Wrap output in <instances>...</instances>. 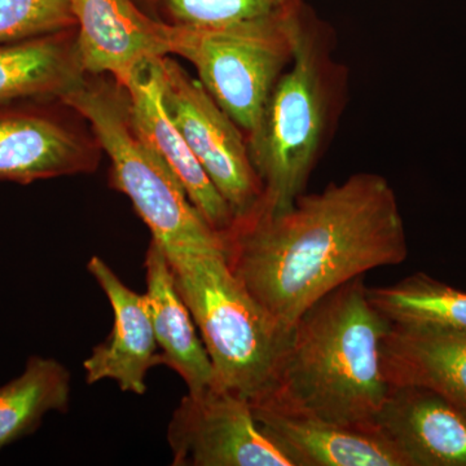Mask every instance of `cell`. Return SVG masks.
I'll return each mask as SVG.
<instances>
[{"label": "cell", "mask_w": 466, "mask_h": 466, "mask_svg": "<svg viewBox=\"0 0 466 466\" xmlns=\"http://www.w3.org/2000/svg\"><path fill=\"white\" fill-rule=\"evenodd\" d=\"M223 236L233 274L288 330L330 291L408 257L397 193L373 173L303 193L280 213L256 208Z\"/></svg>", "instance_id": "6da1fadb"}, {"label": "cell", "mask_w": 466, "mask_h": 466, "mask_svg": "<svg viewBox=\"0 0 466 466\" xmlns=\"http://www.w3.org/2000/svg\"><path fill=\"white\" fill-rule=\"evenodd\" d=\"M389 328L364 276L341 285L291 325L271 388L251 406L376 431L390 392L381 363Z\"/></svg>", "instance_id": "7a4b0ae2"}, {"label": "cell", "mask_w": 466, "mask_h": 466, "mask_svg": "<svg viewBox=\"0 0 466 466\" xmlns=\"http://www.w3.org/2000/svg\"><path fill=\"white\" fill-rule=\"evenodd\" d=\"M339 79L328 36L309 14L293 60L247 137L263 187L257 208L280 213L305 193L332 125Z\"/></svg>", "instance_id": "3957f363"}, {"label": "cell", "mask_w": 466, "mask_h": 466, "mask_svg": "<svg viewBox=\"0 0 466 466\" xmlns=\"http://www.w3.org/2000/svg\"><path fill=\"white\" fill-rule=\"evenodd\" d=\"M167 256L213 364L214 386L250 403L260 400L274 381L289 330L236 278L223 251Z\"/></svg>", "instance_id": "277c9868"}, {"label": "cell", "mask_w": 466, "mask_h": 466, "mask_svg": "<svg viewBox=\"0 0 466 466\" xmlns=\"http://www.w3.org/2000/svg\"><path fill=\"white\" fill-rule=\"evenodd\" d=\"M60 100L91 126L110 159L112 186L130 198L153 240L167 253H225L223 233L202 217L173 171L135 133L124 87L85 76Z\"/></svg>", "instance_id": "5b68a950"}, {"label": "cell", "mask_w": 466, "mask_h": 466, "mask_svg": "<svg viewBox=\"0 0 466 466\" xmlns=\"http://www.w3.org/2000/svg\"><path fill=\"white\" fill-rule=\"evenodd\" d=\"M309 15L302 0H289L263 16L236 23L168 24L170 55L196 67L205 90L248 137L293 60Z\"/></svg>", "instance_id": "8992f818"}, {"label": "cell", "mask_w": 466, "mask_h": 466, "mask_svg": "<svg viewBox=\"0 0 466 466\" xmlns=\"http://www.w3.org/2000/svg\"><path fill=\"white\" fill-rule=\"evenodd\" d=\"M157 64L171 118L232 208L235 219L247 216L263 196L247 137L201 82L192 78L173 58L159 57Z\"/></svg>", "instance_id": "52a82bcc"}, {"label": "cell", "mask_w": 466, "mask_h": 466, "mask_svg": "<svg viewBox=\"0 0 466 466\" xmlns=\"http://www.w3.org/2000/svg\"><path fill=\"white\" fill-rule=\"evenodd\" d=\"M167 441L175 466H293L259 428L250 401L217 386L183 397Z\"/></svg>", "instance_id": "ba28073f"}, {"label": "cell", "mask_w": 466, "mask_h": 466, "mask_svg": "<svg viewBox=\"0 0 466 466\" xmlns=\"http://www.w3.org/2000/svg\"><path fill=\"white\" fill-rule=\"evenodd\" d=\"M76 47L86 76H113L125 87L137 70L168 56V24L153 20L134 0H70Z\"/></svg>", "instance_id": "9c48e42d"}, {"label": "cell", "mask_w": 466, "mask_h": 466, "mask_svg": "<svg viewBox=\"0 0 466 466\" xmlns=\"http://www.w3.org/2000/svg\"><path fill=\"white\" fill-rule=\"evenodd\" d=\"M87 269L106 293L115 321L108 339L84 361L86 381L112 380L122 391L144 395L149 370L162 366L146 294L130 289L100 257H92Z\"/></svg>", "instance_id": "30bf717a"}, {"label": "cell", "mask_w": 466, "mask_h": 466, "mask_svg": "<svg viewBox=\"0 0 466 466\" xmlns=\"http://www.w3.org/2000/svg\"><path fill=\"white\" fill-rule=\"evenodd\" d=\"M157 60L137 70L124 87L131 126L140 140L173 171L202 217L217 231L225 233L235 222L232 208L218 192L171 118L164 100Z\"/></svg>", "instance_id": "8fae6325"}, {"label": "cell", "mask_w": 466, "mask_h": 466, "mask_svg": "<svg viewBox=\"0 0 466 466\" xmlns=\"http://www.w3.org/2000/svg\"><path fill=\"white\" fill-rule=\"evenodd\" d=\"M99 143L73 126L43 113L0 112V180L29 184L91 173Z\"/></svg>", "instance_id": "7c38bea8"}, {"label": "cell", "mask_w": 466, "mask_h": 466, "mask_svg": "<svg viewBox=\"0 0 466 466\" xmlns=\"http://www.w3.org/2000/svg\"><path fill=\"white\" fill-rule=\"evenodd\" d=\"M375 431L407 466H466V415L428 389L390 388Z\"/></svg>", "instance_id": "4fadbf2b"}, {"label": "cell", "mask_w": 466, "mask_h": 466, "mask_svg": "<svg viewBox=\"0 0 466 466\" xmlns=\"http://www.w3.org/2000/svg\"><path fill=\"white\" fill-rule=\"evenodd\" d=\"M251 410L263 433L293 466H407L400 453L377 431L262 406Z\"/></svg>", "instance_id": "5bb4252c"}, {"label": "cell", "mask_w": 466, "mask_h": 466, "mask_svg": "<svg viewBox=\"0 0 466 466\" xmlns=\"http://www.w3.org/2000/svg\"><path fill=\"white\" fill-rule=\"evenodd\" d=\"M390 388L428 389L466 415V334L390 323L381 342Z\"/></svg>", "instance_id": "9a60e30c"}, {"label": "cell", "mask_w": 466, "mask_h": 466, "mask_svg": "<svg viewBox=\"0 0 466 466\" xmlns=\"http://www.w3.org/2000/svg\"><path fill=\"white\" fill-rule=\"evenodd\" d=\"M147 300L155 328L162 366L180 376L188 392L214 386L213 364L196 330L188 306L175 284L173 269L164 248L150 241L146 260Z\"/></svg>", "instance_id": "2e32d148"}, {"label": "cell", "mask_w": 466, "mask_h": 466, "mask_svg": "<svg viewBox=\"0 0 466 466\" xmlns=\"http://www.w3.org/2000/svg\"><path fill=\"white\" fill-rule=\"evenodd\" d=\"M76 47V27L0 45V103L56 96L85 79Z\"/></svg>", "instance_id": "e0dca14e"}, {"label": "cell", "mask_w": 466, "mask_h": 466, "mask_svg": "<svg viewBox=\"0 0 466 466\" xmlns=\"http://www.w3.org/2000/svg\"><path fill=\"white\" fill-rule=\"evenodd\" d=\"M72 376L54 358L30 357L23 373L0 386V451L39 428L51 412L69 410Z\"/></svg>", "instance_id": "ac0fdd59"}, {"label": "cell", "mask_w": 466, "mask_h": 466, "mask_svg": "<svg viewBox=\"0 0 466 466\" xmlns=\"http://www.w3.org/2000/svg\"><path fill=\"white\" fill-rule=\"evenodd\" d=\"M370 302L392 324L466 334V291L426 274L388 287L368 288Z\"/></svg>", "instance_id": "d6986e66"}, {"label": "cell", "mask_w": 466, "mask_h": 466, "mask_svg": "<svg viewBox=\"0 0 466 466\" xmlns=\"http://www.w3.org/2000/svg\"><path fill=\"white\" fill-rule=\"evenodd\" d=\"M76 26L70 0H0V45Z\"/></svg>", "instance_id": "ffe728a7"}, {"label": "cell", "mask_w": 466, "mask_h": 466, "mask_svg": "<svg viewBox=\"0 0 466 466\" xmlns=\"http://www.w3.org/2000/svg\"><path fill=\"white\" fill-rule=\"evenodd\" d=\"M289 0H158L173 24L207 26L263 16Z\"/></svg>", "instance_id": "44dd1931"}]
</instances>
